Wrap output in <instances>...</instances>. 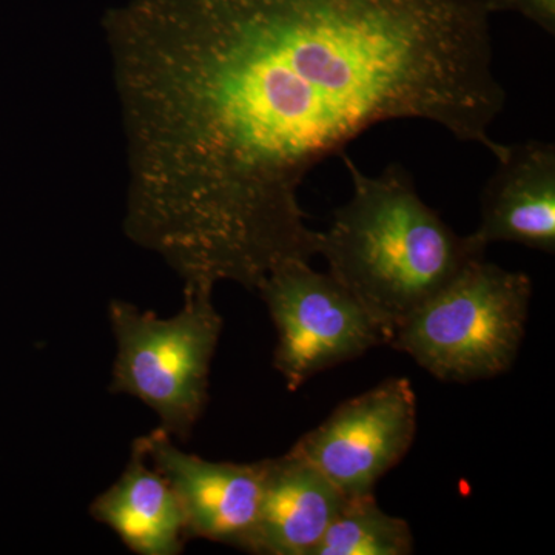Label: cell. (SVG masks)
<instances>
[{
	"mask_svg": "<svg viewBox=\"0 0 555 555\" xmlns=\"http://www.w3.org/2000/svg\"><path fill=\"white\" fill-rule=\"evenodd\" d=\"M480 0H130L102 20L127 139L124 230L188 291L310 262L298 190L364 131L483 145L506 93Z\"/></svg>",
	"mask_w": 555,
	"mask_h": 555,
	"instance_id": "cell-1",
	"label": "cell"
},
{
	"mask_svg": "<svg viewBox=\"0 0 555 555\" xmlns=\"http://www.w3.org/2000/svg\"><path fill=\"white\" fill-rule=\"evenodd\" d=\"M352 196L320 232L328 273L363 306L386 337L454 280L486 247L460 236L420 198L409 171L390 164L369 177L343 153Z\"/></svg>",
	"mask_w": 555,
	"mask_h": 555,
	"instance_id": "cell-2",
	"label": "cell"
},
{
	"mask_svg": "<svg viewBox=\"0 0 555 555\" xmlns=\"http://www.w3.org/2000/svg\"><path fill=\"white\" fill-rule=\"evenodd\" d=\"M531 278L478 259L426 299L389 343L448 383L505 374L526 334Z\"/></svg>",
	"mask_w": 555,
	"mask_h": 555,
	"instance_id": "cell-3",
	"label": "cell"
},
{
	"mask_svg": "<svg viewBox=\"0 0 555 555\" xmlns=\"http://www.w3.org/2000/svg\"><path fill=\"white\" fill-rule=\"evenodd\" d=\"M108 318L118 345L109 390L138 398L159 416L160 429L188 440L206 409L222 331L214 292L184 291V305L171 318L126 301L109 302Z\"/></svg>",
	"mask_w": 555,
	"mask_h": 555,
	"instance_id": "cell-4",
	"label": "cell"
},
{
	"mask_svg": "<svg viewBox=\"0 0 555 555\" xmlns=\"http://www.w3.org/2000/svg\"><path fill=\"white\" fill-rule=\"evenodd\" d=\"M257 292L276 331L273 367L292 392L321 372L386 345L363 306L310 262L280 266Z\"/></svg>",
	"mask_w": 555,
	"mask_h": 555,
	"instance_id": "cell-5",
	"label": "cell"
},
{
	"mask_svg": "<svg viewBox=\"0 0 555 555\" xmlns=\"http://www.w3.org/2000/svg\"><path fill=\"white\" fill-rule=\"evenodd\" d=\"M416 397L406 378L382 385L339 404L326 422L292 447L343 495L375 494L415 440Z\"/></svg>",
	"mask_w": 555,
	"mask_h": 555,
	"instance_id": "cell-6",
	"label": "cell"
},
{
	"mask_svg": "<svg viewBox=\"0 0 555 555\" xmlns=\"http://www.w3.org/2000/svg\"><path fill=\"white\" fill-rule=\"evenodd\" d=\"M142 440L149 462L177 495L188 539L246 551L257 524L262 462H210L188 454L160 427Z\"/></svg>",
	"mask_w": 555,
	"mask_h": 555,
	"instance_id": "cell-7",
	"label": "cell"
},
{
	"mask_svg": "<svg viewBox=\"0 0 555 555\" xmlns=\"http://www.w3.org/2000/svg\"><path fill=\"white\" fill-rule=\"evenodd\" d=\"M481 195V219L470 233L481 246L516 243L555 251V145L528 141L509 145Z\"/></svg>",
	"mask_w": 555,
	"mask_h": 555,
	"instance_id": "cell-8",
	"label": "cell"
},
{
	"mask_svg": "<svg viewBox=\"0 0 555 555\" xmlns=\"http://www.w3.org/2000/svg\"><path fill=\"white\" fill-rule=\"evenodd\" d=\"M346 496L297 452L262 460L261 499L248 553L312 555Z\"/></svg>",
	"mask_w": 555,
	"mask_h": 555,
	"instance_id": "cell-9",
	"label": "cell"
},
{
	"mask_svg": "<svg viewBox=\"0 0 555 555\" xmlns=\"http://www.w3.org/2000/svg\"><path fill=\"white\" fill-rule=\"evenodd\" d=\"M90 514L134 554L179 555L189 540L177 495L149 465L142 437L134 441L119 480L94 499Z\"/></svg>",
	"mask_w": 555,
	"mask_h": 555,
	"instance_id": "cell-10",
	"label": "cell"
},
{
	"mask_svg": "<svg viewBox=\"0 0 555 555\" xmlns=\"http://www.w3.org/2000/svg\"><path fill=\"white\" fill-rule=\"evenodd\" d=\"M414 534L403 518L389 516L375 494L350 496L339 507L312 555H409Z\"/></svg>",
	"mask_w": 555,
	"mask_h": 555,
	"instance_id": "cell-11",
	"label": "cell"
},
{
	"mask_svg": "<svg viewBox=\"0 0 555 555\" xmlns=\"http://www.w3.org/2000/svg\"><path fill=\"white\" fill-rule=\"evenodd\" d=\"M489 14L514 11L534 22L547 35L555 33V0H480Z\"/></svg>",
	"mask_w": 555,
	"mask_h": 555,
	"instance_id": "cell-12",
	"label": "cell"
}]
</instances>
